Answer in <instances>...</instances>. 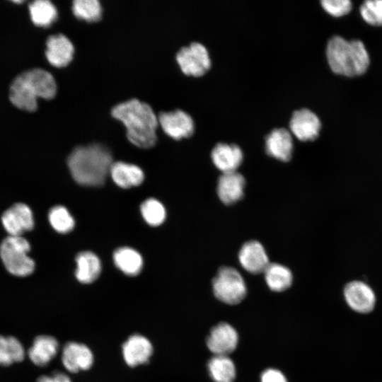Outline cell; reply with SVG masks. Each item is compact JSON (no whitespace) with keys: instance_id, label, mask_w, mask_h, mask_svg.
Wrapping results in <instances>:
<instances>
[{"instance_id":"cell-15","label":"cell","mask_w":382,"mask_h":382,"mask_svg":"<svg viewBox=\"0 0 382 382\" xmlns=\"http://www.w3.org/2000/svg\"><path fill=\"white\" fill-rule=\"evenodd\" d=\"M74 48L69 39L63 34L52 35L45 42V55L55 67H63L72 59Z\"/></svg>"},{"instance_id":"cell-17","label":"cell","mask_w":382,"mask_h":382,"mask_svg":"<svg viewBox=\"0 0 382 382\" xmlns=\"http://www.w3.org/2000/svg\"><path fill=\"white\" fill-rule=\"evenodd\" d=\"M22 73L38 99L51 100L55 96L57 83L48 71L35 67Z\"/></svg>"},{"instance_id":"cell-10","label":"cell","mask_w":382,"mask_h":382,"mask_svg":"<svg viewBox=\"0 0 382 382\" xmlns=\"http://www.w3.org/2000/svg\"><path fill=\"white\" fill-rule=\"evenodd\" d=\"M238 342L236 329L226 323L212 328L207 339V347L214 355L228 356L236 349Z\"/></svg>"},{"instance_id":"cell-34","label":"cell","mask_w":382,"mask_h":382,"mask_svg":"<svg viewBox=\"0 0 382 382\" xmlns=\"http://www.w3.org/2000/svg\"><path fill=\"white\" fill-rule=\"evenodd\" d=\"M261 382H287L284 375L275 369H268L261 375Z\"/></svg>"},{"instance_id":"cell-12","label":"cell","mask_w":382,"mask_h":382,"mask_svg":"<svg viewBox=\"0 0 382 382\" xmlns=\"http://www.w3.org/2000/svg\"><path fill=\"white\" fill-rule=\"evenodd\" d=\"M289 127L299 140L313 141L318 137L321 123L316 113L308 108H301L293 112Z\"/></svg>"},{"instance_id":"cell-3","label":"cell","mask_w":382,"mask_h":382,"mask_svg":"<svg viewBox=\"0 0 382 382\" xmlns=\"http://www.w3.org/2000/svg\"><path fill=\"white\" fill-rule=\"evenodd\" d=\"M326 56L334 73L349 77L365 73L370 63L368 52L361 41H347L340 36L329 40Z\"/></svg>"},{"instance_id":"cell-25","label":"cell","mask_w":382,"mask_h":382,"mask_svg":"<svg viewBox=\"0 0 382 382\" xmlns=\"http://www.w3.org/2000/svg\"><path fill=\"white\" fill-rule=\"evenodd\" d=\"M31 23L37 27H48L57 18V10L49 0H35L28 4Z\"/></svg>"},{"instance_id":"cell-9","label":"cell","mask_w":382,"mask_h":382,"mask_svg":"<svg viewBox=\"0 0 382 382\" xmlns=\"http://www.w3.org/2000/svg\"><path fill=\"white\" fill-rule=\"evenodd\" d=\"M94 357L91 349L84 344L69 342L62 350V363L70 373H77L91 368Z\"/></svg>"},{"instance_id":"cell-26","label":"cell","mask_w":382,"mask_h":382,"mask_svg":"<svg viewBox=\"0 0 382 382\" xmlns=\"http://www.w3.org/2000/svg\"><path fill=\"white\" fill-rule=\"evenodd\" d=\"M209 375L214 382H233L236 367L233 361L224 355H214L208 363Z\"/></svg>"},{"instance_id":"cell-1","label":"cell","mask_w":382,"mask_h":382,"mask_svg":"<svg viewBox=\"0 0 382 382\" xmlns=\"http://www.w3.org/2000/svg\"><path fill=\"white\" fill-rule=\"evenodd\" d=\"M108 148L100 144L76 147L67 159L74 180L84 186H100L105 180L112 164Z\"/></svg>"},{"instance_id":"cell-28","label":"cell","mask_w":382,"mask_h":382,"mask_svg":"<svg viewBox=\"0 0 382 382\" xmlns=\"http://www.w3.org/2000/svg\"><path fill=\"white\" fill-rule=\"evenodd\" d=\"M25 355L23 346L17 338L0 335V365L9 366L20 362Z\"/></svg>"},{"instance_id":"cell-8","label":"cell","mask_w":382,"mask_h":382,"mask_svg":"<svg viewBox=\"0 0 382 382\" xmlns=\"http://www.w3.org/2000/svg\"><path fill=\"white\" fill-rule=\"evenodd\" d=\"M158 120L163 131L175 139L189 137L194 132L192 118L182 110L161 112Z\"/></svg>"},{"instance_id":"cell-21","label":"cell","mask_w":382,"mask_h":382,"mask_svg":"<svg viewBox=\"0 0 382 382\" xmlns=\"http://www.w3.org/2000/svg\"><path fill=\"white\" fill-rule=\"evenodd\" d=\"M58 352L57 340L52 336L42 335L34 339L28 355L34 364L45 366L56 357Z\"/></svg>"},{"instance_id":"cell-29","label":"cell","mask_w":382,"mask_h":382,"mask_svg":"<svg viewBox=\"0 0 382 382\" xmlns=\"http://www.w3.org/2000/svg\"><path fill=\"white\" fill-rule=\"evenodd\" d=\"M48 219L52 227L57 232L66 233L74 227V219L63 206L52 207L49 212Z\"/></svg>"},{"instance_id":"cell-5","label":"cell","mask_w":382,"mask_h":382,"mask_svg":"<svg viewBox=\"0 0 382 382\" xmlns=\"http://www.w3.org/2000/svg\"><path fill=\"white\" fill-rule=\"evenodd\" d=\"M212 286L215 296L219 301L230 305L240 303L247 293L243 277L236 269L231 267L219 269L213 279Z\"/></svg>"},{"instance_id":"cell-16","label":"cell","mask_w":382,"mask_h":382,"mask_svg":"<svg viewBox=\"0 0 382 382\" xmlns=\"http://www.w3.org/2000/svg\"><path fill=\"white\" fill-rule=\"evenodd\" d=\"M238 260L241 266L252 274L264 272L270 264L264 247L256 241H248L241 247Z\"/></svg>"},{"instance_id":"cell-22","label":"cell","mask_w":382,"mask_h":382,"mask_svg":"<svg viewBox=\"0 0 382 382\" xmlns=\"http://www.w3.org/2000/svg\"><path fill=\"white\" fill-rule=\"evenodd\" d=\"M110 174L114 183L122 188L138 186L144 179V172L139 166L122 161L113 163Z\"/></svg>"},{"instance_id":"cell-11","label":"cell","mask_w":382,"mask_h":382,"mask_svg":"<svg viewBox=\"0 0 382 382\" xmlns=\"http://www.w3.org/2000/svg\"><path fill=\"white\" fill-rule=\"evenodd\" d=\"M8 98L11 103L20 110L35 112L38 109L39 99L22 72L12 80L8 89Z\"/></svg>"},{"instance_id":"cell-23","label":"cell","mask_w":382,"mask_h":382,"mask_svg":"<svg viewBox=\"0 0 382 382\" xmlns=\"http://www.w3.org/2000/svg\"><path fill=\"white\" fill-rule=\"evenodd\" d=\"M75 276L83 284L93 282L100 275L101 264L98 257L92 252L83 251L76 257Z\"/></svg>"},{"instance_id":"cell-35","label":"cell","mask_w":382,"mask_h":382,"mask_svg":"<svg viewBox=\"0 0 382 382\" xmlns=\"http://www.w3.org/2000/svg\"><path fill=\"white\" fill-rule=\"evenodd\" d=\"M36 382H71V380L64 373L54 372L51 376L43 375L40 376Z\"/></svg>"},{"instance_id":"cell-33","label":"cell","mask_w":382,"mask_h":382,"mask_svg":"<svg viewBox=\"0 0 382 382\" xmlns=\"http://www.w3.org/2000/svg\"><path fill=\"white\" fill-rule=\"evenodd\" d=\"M320 4L326 12L335 17L347 14L352 8V4L349 0H323Z\"/></svg>"},{"instance_id":"cell-14","label":"cell","mask_w":382,"mask_h":382,"mask_svg":"<svg viewBox=\"0 0 382 382\" xmlns=\"http://www.w3.org/2000/svg\"><path fill=\"white\" fill-rule=\"evenodd\" d=\"M153 351L150 340L140 334L131 335L122 347L124 361L130 367L147 363L152 356Z\"/></svg>"},{"instance_id":"cell-7","label":"cell","mask_w":382,"mask_h":382,"mask_svg":"<svg viewBox=\"0 0 382 382\" xmlns=\"http://www.w3.org/2000/svg\"><path fill=\"white\" fill-rule=\"evenodd\" d=\"M1 222L9 236H21L33 229L34 219L31 209L23 203H16L1 216Z\"/></svg>"},{"instance_id":"cell-30","label":"cell","mask_w":382,"mask_h":382,"mask_svg":"<svg viewBox=\"0 0 382 382\" xmlns=\"http://www.w3.org/2000/svg\"><path fill=\"white\" fill-rule=\"evenodd\" d=\"M140 209L144 219L150 226H159L166 219V209L156 199L149 198L145 200L141 204Z\"/></svg>"},{"instance_id":"cell-13","label":"cell","mask_w":382,"mask_h":382,"mask_svg":"<svg viewBox=\"0 0 382 382\" xmlns=\"http://www.w3.org/2000/svg\"><path fill=\"white\" fill-rule=\"evenodd\" d=\"M344 295L348 306L358 313H369L375 306V294L363 282L353 281L348 283L345 287Z\"/></svg>"},{"instance_id":"cell-18","label":"cell","mask_w":382,"mask_h":382,"mask_svg":"<svg viewBox=\"0 0 382 382\" xmlns=\"http://www.w3.org/2000/svg\"><path fill=\"white\" fill-rule=\"evenodd\" d=\"M267 154L282 161H288L291 158L293 140L288 129L274 128L265 137Z\"/></svg>"},{"instance_id":"cell-4","label":"cell","mask_w":382,"mask_h":382,"mask_svg":"<svg viewBox=\"0 0 382 382\" xmlns=\"http://www.w3.org/2000/svg\"><path fill=\"white\" fill-rule=\"evenodd\" d=\"M29 242L22 236H8L0 245V257L8 272L18 277H25L35 270L33 260L28 255Z\"/></svg>"},{"instance_id":"cell-27","label":"cell","mask_w":382,"mask_h":382,"mask_svg":"<svg viewBox=\"0 0 382 382\" xmlns=\"http://www.w3.org/2000/svg\"><path fill=\"white\" fill-rule=\"evenodd\" d=\"M264 273L267 286L274 291H283L291 285L292 274L285 266L270 263Z\"/></svg>"},{"instance_id":"cell-32","label":"cell","mask_w":382,"mask_h":382,"mask_svg":"<svg viewBox=\"0 0 382 382\" xmlns=\"http://www.w3.org/2000/svg\"><path fill=\"white\" fill-rule=\"evenodd\" d=\"M363 19L370 25H382V0H367L360 7Z\"/></svg>"},{"instance_id":"cell-24","label":"cell","mask_w":382,"mask_h":382,"mask_svg":"<svg viewBox=\"0 0 382 382\" xmlns=\"http://www.w3.org/2000/svg\"><path fill=\"white\" fill-rule=\"evenodd\" d=\"M115 266L128 276H136L141 270L143 259L134 249L122 247L116 250L113 254Z\"/></svg>"},{"instance_id":"cell-6","label":"cell","mask_w":382,"mask_h":382,"mask_svg":"<svg viewBox=\"0 0 382 382\" xmlns=\"http://www.w3.org/2000/svg\"><path fill=\"white\" fill-rule=\"evenodd\" d=\"M176 60L182 71L189 76H201L211 66V59L207 48L197 42H193L188 46L180 48L176 54Z\"/></svg>"},{"instance_id":"cell-31","label":"cell","mask_w":382,"mask_h":382,"mask_svg":"<svg viewBox=\"0 0 382 382\" xmlns=\"http://www.w3.org/2000/svg\"><path fill=\"white\" fill-rule=\"evenodd\" d=\"M74 14L86 21H96L101 17L102 8L97 0H75L72 4Z\"/></svg>"},{"instance_id":"cell-19","label":"cell","mask_w":382,"mask_h":382,"mask_svg":"<svg viewBox=\"0 0 382 382\" xmlns=\"http://www.w3.org/2000/svg\"><path fill=\"white\" fill-rule=\"evenodd\" d=\"M215 166L224 173L236 171L243 161V152L236 144L218 143L211 154Z\"/></svg>"},{"instance_id":"cell-20","label":"cell","mask_w":382,"mask_h":382,"mask_svg":"<svg viewBox=\"0 0 382 382\" xmlns=\"http://www.w3.org/2000/svg\"><path fill=\"white\" fill-rule=\"evenodd\" d=\"M245 184L243 176L236 171L222 173L217 185L219 199L226 204H234L243 197Z\"/></svg>"},{"instance_id":"cell-2","label":"cell","mask_w":382,"mask_h":382,"mask_svg":"<svg viewBox=\"0 0 382 382\" xmlns=\"http://www.w3.org/2000/svg\"><path fill=\"white\" fill-rule=\"evenodd\" d=\"M112 115L125 125L127 138L135 146L147 149L156 144L158 120L147 103L131 99L115 106Z\"/></svg>"}]
</instances>
